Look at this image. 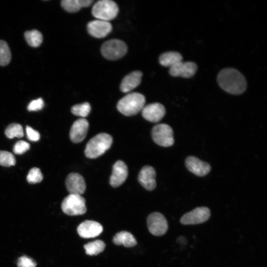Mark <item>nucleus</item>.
<instances>
[{
  "label": "nucleus",
  "mask_w": 267,
  "mask_h": 267,
  "mask_svg": "<svg viewBox=\"0 0 267 267\" xmlns=\"http://www.w3.org/2000/svg\"><path fill=\"white\" fill-rule=\"evenodd\" d=\"M219 86L225 91L233 94H239L246 89L247 82L244 76L233 68H225L218 74Z\"/></svg>",
  "instance_id": "1"
},
{
  "label": "nucleus",
  "mask_w": 267,
  "mask_h": 267,
  "mask_svg": "<svg viewBox=\"0 0 267 267\" xmlns=\"http://www.w3.org/2000/svg\"><path fill=\"white\" fill-rule=\"evenodd\" d=\"M112 137L109 134L101 133L91 138L86 145L85 154L90 159L96 158L104 154L111 147Z\"/></svg>",
  "instance_id": "2"
},
{
  "label": "nucleus",
  "mask_w": 267,
  "mask_h": 267,
  "mask_svg": "<svg viewBox=\"0 0 267 267\" xmlns=\"http://www.w3.org/2000/svg\"><path fill=\"white\" fill-rule=\"evenodd\" d=\"M145 98L138 92H132L122 98L118 102V111L125 116H131L137 114L144 106Z\"/></svg>",
  "instance_id": "3"
},
{
  "label": "nucleus",
  "mask_w": 267,
  "mask_h": 267,
  "mask_svg": "<svg viewBox=\"0 0 267 267\" xmlns=\"http://www.w3.org/2000/svg\"><path fill=\"white\" fill-rule=\"evenodd\" d=\"M119 12L117 4L111 0L97 1L91 10L92 15L97 19L109 21L114 19Z\"/></svg>",
  "instance_id": "4"
},
{
  "label": "nucleus",
  "mask_w": 267,
  "mask_h": 267,
  "mask_svg": "<svg viewBox=\"0 0 267 267\" xmlns=\"http://www.w3.org/2000/svg\"><path fill=\"white\" fill-rule=\"evenodd\" d=\"M62 211L69 216L81 215L87 211L86 200L80 195L69 194L61 203Z\"/></svg>",
  "instance_id": "5"
},
{
  "label": "nucleus",
  "mask_w": 267,
  "mask_h": 267,
  "mask_svg": "<svg viewBox=\"0 0 267 267\" xmlns=\"http://www.w3.org/2000/svg\"><path fill=\"white\" fill-rule=\"evenodd\" d=\"M127 50L128 46L124 42L118 39H111L102 44L101 52L105 58L115 60L123 57Z\"/></svg>",
  "instance_id": "6"
},
{
  "label": "nucleus",
  "mask_w": 267,
  "mask_h": 267,
  "mask_svg": "<svg viewBox=\"0 0 267 267\" xmlns=\"http://www.w3.org/2000/svg\"><path fill=\"white\" fill-rule=\"evenodd\" d=\"M152 137L158 145L169 147L174 143V132L172 128L166 124H159L152 130Z\"/></svg>",
  "instance_id": "7"
},
{
  "label": "nucleus",
  "mask_w": 267,
  "mask_h": 267,
  "mask_svg": "<svg viewBox=\"0 0 267 267\" xmlns=\"http://www.w3.org/2000/svg\"><path fill=\"white\" fill-rule=\"evenodd\" d=\"M147 223L149 232L155 236L165 234L168 229L166 219L163 215L159 212L150 214L147 218Z\"/></svg>",
  "instance_id": "8"
},
{
  "label": "nucleus",
  "mask_w": 267,
  "mask_h": 267,
  "mask_svg": "<svg viewBox=\"0 0 267 267\" xmlns=\"http://www.w3.org/2000/svg\"><path fill=\"white\" fill-rule=\"evenodd\" d=\"M211 216L210 209L206 207H198L184 214L180 222L184 225L197 224L207 221Z\"/></svg>",
  "instance_id": "9"
},
{
  "label": "nucleus",
  "mask_w": 267,
  "mask_h": 267,
  "mask_svg": "<svg viewBox=\"0 0 267 267\" xmlns=\"http://www.w3.org/2000/svg\"><path fill=\"white\" fill-rule=\"evenodd\" d=\"M67 189L70 194L81 195L86 188V184L84 178L78 173L69 174L65 180Z\"/></svg>",
  "instance_id": "10"
},
{
  "label": "nucleus",
  "mask_w": 267,
  "mask_h": 267,
  "mask_svg": "<svg viewBox=\"0 0 267 267\" xmlns=\"http://www.w3.org/2000/svg\"><path fill=\"white\" fill-rule=\"evenodd\" d=\"M112 29L109 21L96 19L89 22L87 25L88 33L96 38H103L109 34Z\"/></svg>",
  "instance_id": "11"
},
{
  "label": "nucleus",
  "mask_w": 267,
  "mask_h": 267,
  "mask_svg": "<svg viewBox=\"0 0 267 267\" xmlns=\"http://www.w3.org/2000/svg\"><path fill=\"white\" fill-rule=\"evenodd\" d=\"M103 231L102 226L94 221L86 220L79 224L77 228L79 235L84 238H94L100 235Z\"/></svg>",
  "instance_id": "12"
},
{
  "label": "nucleus",
  "mask_w": 267,
  "mask_h": 267,
  "mask_svg": "<svg viewBox=\"0 0 267 267\" xmlns=\"http://www.w3.org/2000/svg\"><path fill=\"white\" fill-rule=\"evenodd\" d=\"M141 111L143 117L153 123L160 121L166 113L165 107L159 103H151L144 106Z\"/></svg>",
  "instance_id": "13"
},
{
  "label": "nucleus",
  "mask_w": 267,
  "mask_h": 267,
  "mask_svg": "<svg viewBox=\"0 0 267 267\" xmlns=\"http://www.w3.org/2000/svg\"><path fill=\"white\" fill-rule=\"evenodd\" d=\"M128 169L126 164L121 160L117 161L113 166L112 175L110 178V184L117 187L122 184L127 178Z\"/></svg>",
  "instance_id": "14"
},
{
  "label": "nucleus",
  "mask_w": 267,
  "mask_h": 267,
  "mask_svg": "<svg viewBox=\"0 0 267 267\" xmlns=\"http://www.w3.org/2000/svg\"><path fill=\"white\" fill-rule=\"evenodd\" d=\"M197 65L193 62L182 61L170 68L169 73L174 77L190 78L196 73Z\"/></svg>",
  "instance_id": "15"
},
{
  "label": "nucleus",
  "mask_w": 267,
  "mask_h": 267,
  "mask_svg": "<svg viewBox=\"0 0 267 267\" xmlns=\"http://www.w3.org/2000/svg\"><path fill=\"white\" fill-rule=\"evenodd\" d=\"M89 128V123L84 118L79 119L74 122L70 131V138L74 143H79L86 137Z\"/></svg>",
  "instance_id": "16"
},
{
  "label": "nucleus",
  "mask_w": 267,
  "mask_h": 267,
  "mask_svg": "<svg viewBox=\"0 0 267 267\" xmlns=\"http://www.w3.org/2000/svg\"><path fill=\"white\" fill-rule=\"evenodd\" d=\"M156 172L150 166H145L140 171L138 180L140 184L146 190H153L156 186Z\"/></svg>",
  "instance_id": "17"
},
{
  "label": "nucleus",
  "mask_w": 267,
  "mask_h": 267,
  "mask_svg": "<svg viewBox=\"0 0 267 267\" xmlns=\"http://www.w3.org/2000/svg\"><path fill=\"white\" fill-rule=\"evenodd\" d=\"M185 165L190 172L199 177L206 175L211 170V166L208 163L192 156L186 158Z\"/></svg>",
  "instance_id": "18"
},
{
  "label": "nucleus",
  "mask_w": 267,
  "mask_h": 267,
  "mask_svg": "<svg viewBox=\"0 0 267 267\" xmlns=\"http://www.w3.org/2000/svg\"><path fill=\"white\" fill-rule=\"evenodd\" d=\"M142 76V73L139 71H134L126 75L121 83V90L127 93L136 88L141 82Z\"/></svg>",
  "instance_id": "19"
},
{
  "label": "nucleus",
  "mask_w": 267,
  "mask_h": 267,
  "mask_svg": "<svg viewBox=\"0 0 267 267\" xmlns=\"http://www.w3.org/2000/svg\"><path fill=\"white\" fill-rule=\"evenodd\" d=\"M92 2V0H63L61 5L66 11L74 13L79 11L82 7H89Z\"/></svg>",
  "instance_id": "20"
},
{
  "label": "nucleus",
  "mask_w": 267,
  "mask_h": 267,
  "mask_svg": "<svg viewBox=\"0 0 267 267\" xmlns=\"http://www.w3.org/2000/svg\"><path fill=\"white\" fill-rule=\"evenodd\" d=\"M113 241L116 245H123L126 247H133L137 243L134 236L126 231H122L116 233L113 237Z\"/></svg>",
  "instance_id": "21"
},
{
  "label": "nucleus",
  "mask_w": 267,
  "mask_h": 267,
  "mask_svg": "<svg viewBox=\"0 0 267 267\" xmlns=\"http://www.w3.org/2000/svg\"><path fill=\"white\" fill-rule=\"evenodd\" d=\"M182 61V55L176 51L163 53L159 58V61L161 65L170 68Z\"/></svg>",
  "instance_id": "22"
},
{
  "label": "nucleus",
  "mask_w": 267,
  "mask_h": 267,
  "mask_svg": "<svg viewBox=\"0 0 267 267\" xmlns=\"http://www.w3.org/2000/svg\"><path fill=\"white\" fill-rule=\"evenodd\" d=\"M24 37L28 44L32 47H38L43 42V35L37 30L25 32Z\"/></svg>",
  "instance_id": "23"
},
{
  "label": "nucleus",
  "mask_w": 267,
  "mask_h": 267,
  "mask_svg": "<svg viewBox=\"0 0 267 267\" xmlns=\"http://www.w3.org/2000/svg\"><path fill=\"white\" fill-rule=\"evenodd\" d=\"M105 247L104 242L100 240L90 242L84 245L86 254L90 256L99 254L104 250Z\"/></svg>",
  "instance_id": "24"
},
{
  "label": "nucleus",
  "mask_w": 267,
  "mask_h": 267,
  "mask_svg": "<svg viewBox=\"0 0 267 267\" xmlns=\"http://www.w3.org/2000/svg\"><path fill=\"white\" fill-rule=\"evenodd\" d=\"M5 134L7 138H18L24 136V132L22 126L17 123H12L9 125L5 130Z\"/></svg>",
  "instance_id": "25"
},
{
  "label": "nucleus",
  "mask_w": 267,
  "mask_h": 267,
  "mask_svg": "<svg viewBox=\"0 0 267 267\" xmlns=\"http://www.w3.org/2000/svg\"><path fill=\"white\" fill-rule=\"evenodd\" d=\"M11 52L7 44L0 40V65H7L11 59Z\"/></svg>",
  "instance_id": "26"
},
{
  "label": "nucleus",
  "mask_w": 267,
  "mask_h": 267,
  "mask_svg": "<svg viewBox=\"0 0 267 267\" xmlns=\"http://www.w3.org/2000/svg\"><path fill=\"white\" fill-rule=\"evenodd\" d=\"M91 110V107L89 103L84 102L73 106L71 108V112L75 115L82 117H87Z\"/></svg>",
  "instance_id": "27"
},
{
  "label": "nucleus",
  "mask_w": 267,
  "mask_h": 267,
  "mask_svg": "<svg viewBox=\"0 0 267 267\" xmlns=\"http://www.w3.org/2000/svg\"><path fill=\"white\" fill-rule=\"evenodd\" d=\"M15 164L16 160L12 153L7 151H0V165L10 167Z\"/></svg>",
  "instance_id": "28"
},
{
  "label": "nucleus",
  "mask_w": 267,
  "mask_h": 267,
  "mask_svg": "<svg viewBox=\"0 0 267 267\" xmlns=\"http://www.w3.org/2000/svg\"><path fill=\"white\" fill-rule=\"evenodd\" d=\"M43 178V176L40 170L36 167L30 169L27 176V180L32 184L40 182Z\"/></svg>",
  "instance_id": "29"
},
{
  "label": "nucleus",
  "mask_w": 267,
  "mask_h": 267,
  "mask_svg": "<svg viewBox=\"0 0 267 267\" xmlns=\"http://www.w3.org/2000/svg\"><path fill=\"white\" fill-rule=\"evenodd\" d=\"M17 265V267H36L37 263L31 258L23 256L18 259Z\"/></svg>",
  "instance_id": "30"
},
{
  "label": "nucleus",
  "mask_w": 267,
  "mask_h": 267,
  "mask_svg": "<svg viewBox=\"0 0 267 267\" xmlns=\"http://www.w3.org/2000/svg\"><path fill=\"white\" fill-rule=\"evenodd\" d=\"M30 144L24 140L18 141L13 146V152L16 154H22L29 149Z\"/></svg>",
  "instance_id": "31"
},
{
  "label": "nucleus",
  "mask_w": 267,
  "mask_h": 267,
  "mask_svg": "<svg viewBox=\"0 0 267 267\" xmlns=\"http://www.w3.org/2000/svg\"><path fill=\"white\" fill-rule=\"evenodd\" d=\"M44 106V102L42 98L31 101L27 106V109L29 111H36L41 110Z\"/></svg>",
  "instance_id": "32"
},
{
  "label": "nucleus",
  "mask_w": 267,
  "mask_h": 267,
  "mask_svg": "<svg viewBox=\"0 0 267 267\" xmlns=\"http://www.w3.org/2000/svg\"><path fill=\"white\" fill-rule=\"evenodd\" d=\"M27 137L32 141H37L40 139V134L38 132L27 126L26 128Z\"/></svg>",
  "instance_id": "33"
}]
</instances>
